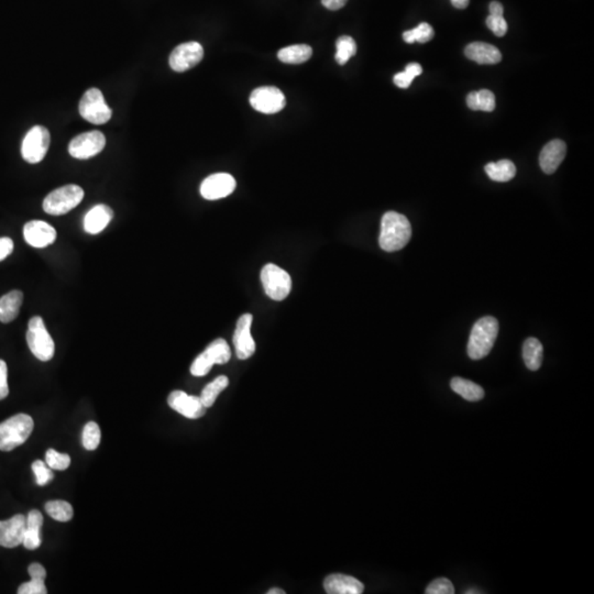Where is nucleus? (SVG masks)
<instances>
[{"mask_svg": "<svg viewBox=\"0 0 594 594\" xmlns=\"http://www.w3.org/2000/svg\"><path fill=\"white\" fill-rule=\"evenodd\" d=\"M412 237L410 221L401 213L388 211L381 221L379 245L386 252L398 251L408 245Z\"/></svg>", "mask_w": 594, "mask_h": 594, "instance_id": "obj_1", "label": "nucleus"}, {"mask_svg": "<svg viewBox=\"0 0 594 594\" xmlns=\"http://www.w3.org/2000/svg\"><path fill=\"white\" fill-rule=\"evenodd\" d=\"M498 333V323L494 317L479 319L472 327L468 343V355L472 360L483 359L493 348Z\"/></svg>", "mask_w": 594, "mask_h": 594, "instance_id": "obj_2", "label": "nucleus"}, {"mask_svg": "<svg viewBox=\"0 0 594 594\" xmlns=\"http://www.w3.org/2000/svg\"><path fill=\"white\" fill-rule=\"evenodd\" d=\"M32 417L17 414L0 423V450L11 451L26 443L34 431Z\"/></svg>", "mask_w": 594, "mask_h": 594, "instance_id": "obj_3", "label": "nucleus"}, {"mask_svg": "<svg viewBox=\"0 0 594 594\" xmlns=\"http://www.w3.org/2000/svg\"><path fill=\"white\" fill-rule=\"evenodd\" d=\"M26 343L32 355L40 361H50L56 353L54 341L46 331L44 319L40 316L30 319L26 331Z\"/></svg>", "mask_w": 594, "mask_h": 594, "instance_id": "obj_4", "label": "nucleus"}, {"mask_svg": "<svg viewBox=\"0 0 594 594\" xmlns=\"http://www.w3.org/2000/svg\"><path fill=\"white\" fill-rule=\"evenodd\" d=\"M84 195V190L79 185H65L53 191L44 198V211L52 216L65 215L81 204Z\"/></svg>", "mask_w": 594, "mask_h": 594, "instance_id": "obj_5", "label": "nucleus"}, {"mask_svg": "<svg viewBox=\"0 0 594 594\" xmlns=\"http://www.w3.org/2000/svg\"><path fill=\"white\" fill-rule=\"evenodd\" d=\"M231 358V350L225 339H216L204 353H201L191 366V373L194 376H204L209 373L213 364L227 363Z\"/></svg>", "mask_w": 594, "mask_h": 594, "instance_id": "obj_6", "label": "nucleus"}, {"mask_svg": "<svg viewBox=\"0 0 594 594\" xmlns=\"http://www.w3.org/2000/svg\"><path fill=\"white\" fill-rule=\"evenodd\" d=\"M79 114L94 125H104L111 120L113 111L106 104L103 93L99 89H91L79 101Z\"/></svg>", "mask_w": 594, "mask_h": 594, "instance_id": "obj_7", "label": "nucleus"}, {"mask_svg": "<svg viewBox=\"0 0 594 594\" xmlns=\"http://www.w3.org/2000/svg\"><path fill=\"white\" fill-rule=\"evenodd\" d=\"M50 132L44 126H34L28 131L21 144V156L28 163H40L50 148Z\"/></svg>", "mask_w": 594, "mask_h": 594, "instance_id": "obj_8", "label": "nucleus"}, {"mask_svg": "<svg viewBox=\"0 0 594 594\" xmlns=\"http://www.w3.org/2000/svg\"><path fill=\"white\" fill-rule=\"evenodd\" d=\"M261 282L266 294L274 301L286 300L292 288L290 274L276 264H266L262 268Z\"/></svg>", "mask_w": 594, "mask_h": 594, "instance_id": "obj_9", "label": "nucleus"}, {"mask_svg": "<svg viewBox=\"0 0 594 594\" xmlns=\"http://www.w3.org/2000/svg\"><path fill=\"white\" fill-rule=\"evenodd\" d=\"M106 146V138L103 132H85L75 137L69 144V152L73 158L87 160L103 151Z\"/></svg>", "mask_w": 594, "mask_h": 594, "instance_id": "obj_10", "label": "nucleus"}, {"mask_svg": "<svg viewBox=\"0 0 594 594\" xmlns=\"http://www.w3.org/2000/svg\"><path fill=\"white\" fill-rule=\"evenodd\" d=\"M250 104L259 113L271 115L286 107V96L280 89L273 86H263L254 89L250 96Z\"/></svg>", "mask_w": 594, "mask_h": 594, "instance_id": "obj_11", "label": "nucleus"}, {"mask_svg": "<svg viewBox=\"0 0 594 594\" xmlns=\"http://www.w3.org/2000/svg\"><path fill=\"white\" fill-rule=\"evenodd\" d=\"M204 56V49L198 42H186L180 44L172 51L170 66L175 72L183 73L196 66Z\"/></svg>", "mask_w": 594, "mask_h": 594, "instance_id": "obj_12", "label": "nucleus"}, {"mask_svg": "<svg viewBox=\"0 0 594 594\" xmlns=\"http://www.w3.org/2000/svg\"><path fill=\"white\" fill-rule=\"evenodd\" d=\"M237 183L228 173H216L205 178L201 185V194L205 199L216 201L233 194Z\"/></svg>", "mask_w": 594, "mask_h": 594, "instance_id": "obj_13", "label": "nucleus"}, {"mask_svg": "<svg viewBox=\"0 0 594 594\" xmlns=\"http://www.w3.org/2000/svg\"><path fill=\"white\" fill-rule=\"evenodd\" d=\"M168 404L175 412L180 413L190 420H198L206 413V408L199 396H188L183 391L172 392L168 396Z\"/></svg>", "mask_w": 594, "mask_h": 594, "instance_id": "obj_14", "label": "nucleus"}, {"mask_svg": "<svg viewBox=\"0 0 594 594\" xmlns=\"http://www.w3.org/2000/svg\"><path fill=\"white\" fill-rule=\"evenodd\" d=\"M253 317L251 314H243L240 317L233 335V346L238 359H249L256 353V343L251 336V325Z\"/></svg>", "mask_w": 594, "mask_h": 594, "instance_id": "obj_15", "label": "nucleus"}, {"mask_svg": "<svg viewBox=\"0 0 594 594\" xmlns=\"http://www.w3.org/2000/svg\"><path fill=\"white\" fill-rule=\"evenodd\" d=\"M24 237L34 248H46L56 239V231L46 221H31L24 227Z\"/></svg>", "mask_w": 594, "mask_h": 594, "instance_id": "obj_16", "label": "nucleus"}, {"mask_svg": "<svg viewBox=\"0 0 594 594\" xmlns=\"http://www.w3.org/2000/svg\"><path fill=\"white\" fill-rule=\"evenodd\" d=\"M26 518L21 514L7 520H0V546L16 548L24 542Z\"/></svg>", "mask_w": 594, "mask_h": 594, "instance_id": "obj_17", "label": "nucleus"}, {"mask_svg": "<svg viewBox=\"0 0 594 594\" xmlns=\"http://www.w3.org/2000/svg\"><path fill=\"white\" fill-rule=\"evenodd\" d=\"M323 589L328 594H361L364 585L361 581L343 573H333L323 581Z\"/></svg>", "mask_w": 594, "mask_h": 594, "instance_id": "obj_18", "label": "nucleus"}, {"mask_svg": "<svg viewBox=\"0 0 594 594\" xmlns=\"http://www.w3.org/2000/svg\"><path fill=\"white\" fill-rule=\"evenodd\" d=\"M567 153V146L563 140H553L543 148L539 156V164L546 174L556 172Z\"/></svg>", "mask_w": 594, "mask_h": 594, "instance_id": "obj_19", "label": "nucleus"}, {"mask_svg": "<svg viewBox=\"0 0 594 594\" xmlns=\"http://www.w3.org/2000/svg\"><path fill=\"white\" fill-rule=\"evenodd\" d=\"M114 217V211L107 205H96L84 217V231L89 235H97L105 231Z\"/></svg>", "mask_w": 594, "mask_h": 594, "instance_id": "obj_20", "label": "nucleus"}, {"mask_svg": "<svg viewBox=\"0 0 594 594\" xmlns=\"http://www.w3.org/2000/svg\"><path fill=\"white\" fill-rule=\"evenodd\" d=\"M465 53L469 60L475 61L478 64H498L502 60V54L498 49L484 42L470 44L465 48Z\"/></svg>", "mask_w": 594, "mask_h": 594, "instance_id": "obj_21", "label": "nucleus"}, {"mask_svg": "<svg viewBox=\"0 0 594 594\" xmlns=\"http://www.w3.org/2000/svg\"><path fill=\"white\" fill-rule=\"evenodd\" d=\"M24 302V293L14 290L0 297V321L9 323L19 315Z\"/></svg>", "mask_w": 594, "mask_h": 594, "instance_id": "obj_22", "label": "nucleus"}, {"mask_svg": "<svg viewBox=\"0 0 594 594\" xmlns=\"http://www.w3.org/2000/svg\"><path fill=\"white\" fill-rule=\"evenodd\" d=\"M544 348L538 339L528 338L523 345V359L528 370L537 371L542 367Z\"/></svg>", "mask_w": 594, "mask_h": 594, "instance_id": "obj_23", "label": "nucleus"}, {"mask_svg": "<svg viewBox=\"0 0 594 594\" xmlns=\"http://www.w3.org/2000/svg\"><path fill=\"white\" fill-rule=\"evenodd\" d=\"M453 392L469 402H478L484 398V390L478 384L463 378H453L450 382Z\"/></svg>", "mask_w": 594, "mask_h": 594, "instance_id": "obj_24", "label": "nucleus"}, {"mask_svg": "<svg viewBox=\"0 0 594 594\" xmlns=\"http://www.w3.org/2000/svg\"><path fill=\"white\" fill-rule=\"evenodd\" d=\"M312 48L306 44H296L278 51V56L281 62L286 64H302L312 56Z\"/></svg>", "mask_w": 594, "mask_h": 594, "instance_id": "obj_25", "label": "nucleus"}, {"mask_svg": "<svg viewBox=\"0 0 594 594\" xmlns=\"http://www.w3.org/2000/svg\"><path fill=\"white\" fill-rule=\"evenodd\" d=\"M485 172L491 180L495 182H508L516 175V166L512 161L501 160L496 163H489L485 166Z\"/></svg>", "mask_w": 594, "mask_h": 594, "instance_id": "obj_26", "label": "nucleus"}, {"mask_svg": "<svg viewBox=\"0 0 594 594\" xmlns=\"http://www.w3.org/2000/svg\"><path fill=\"white\" fill-rule=\"evenodd\" d=\"M467 105L472 111H482L491 113L495 108V96L492 91L482 89L480 91H472L468 95Z\"/></svg>", "mask_w": 594, "mask_h": 594, "instance_id": "obj_27", "label": "nucleus"}, {"mask_svg": "<svg viewBox=\"0 0 594 594\" xmlns=\"http://www.w3.org/2000/svg\"><path fill=\"white\" fill-rule=\"evenodd\" d=\"M228 386H229V380L225 376H218L211 383L207 384L204 390H203V392H201V396H199L205 408H211L213 403H215L216 398H218L219 394L225 388H227Z\"/></svg>", "mask_w": 594, "mask_h": 594, "instance_id": "obj_28", "label": "nucleus"}, {"mask_svg": "<svg viewBox=\"0 0 594 594\" xmlns=\"http://www.w3.org/2000/svg\"><path fill=\"white\" fill-rule=\"evenodd\" d=\"M46 510L53 520L58 522H69L74 515L72 505L65 501H50L46 504Z\"/></svg>", "mask_w": 594, "mask_h": 594, "instance_id": "obj_29", "label": "nucleus"}, {"mask_svg": "<svg viewBox=\"0 0 594 594\" xmlns=\"http://www.w3.org/2000/svg\"><path fill=\"white\" fill-rule=\"evenodd\" d=\"M336 48V61L341 65H345L357 53V44L351 36H341L337 40Z\"/></svg>", "mask_w": 594, "mask_h": 594, "instance_id": "obj_30", "label": "nucleus"}, {"mask_svg": "<svg viewBox=\"0 0 594 594\" xmlns=\"http://www.w3.org/2000/svg\"><path fill=\"white\" fill-rule=\"evenodd\" d=\"M433 38H434V29L427 22H422L415 29L408 30L403 34V39L408 44H414L416 41L420 44H426Z\"/></svg>", "mask_w": 594, "mask_h": 594, "instance_id": "obj_31", "label": "nucleus"}, {"mask_svg": "<svg viewBox=\"0 0 594 594\" xmlns=\"http://www.w3.org/2000/svg\"><path fill=\"white\" fill-rule=\"evenodd\" d=\"M101 428L95 422H89L83 429L82 443L87 450H95L101 443Z\"/></svg>", "mask_w": 594, "mask_h": 594, "instance_id": "obj_32", "label": "nucleus"}, {"mask_svg": "<svg viewBox=\"0 0 594 594\" xmlns=\"http://www.w3.org/2000/svg\"><path fill=\"white\" fill-rule=\"evenodd\" d=\"M423 69L418 63H411L405 67L404 72L398 73L394 76V83L400 89H408L412 84L413 79L422 74Z\"/></svg>", "mask_w": 594, "mask_h": 594, "instance_id": "obj_33", "label": "nucleus"}, {"mask_svg": "<svg viewBox=\"0 0 594 594\" xmlns=\"http://www.w3.org/2000/svg\"><path fill=\"white\" fill-rule=\"evenodd\" d=\"M46 465L54 470H66L71 465V457L66 453H60L54 449H49L46 453Z\"/></svg>", "mask_w": 594, "mask_h": 594, "instance_id": "obj_34", "label": "nucleus"}, {"mask_svg": "<svg viewBox=\"0 0 594 594\" xmlns=\"http://www.w3.org/2000/svg\"><path fill=\"white\" fill-rule=\"evenodd\" d=\"M32 470H34V475H36V484L39 485H46L49 482L52 481L54 475H53L52 469L41 460H36L32 463Z\"/></svg>", "mask_w": 594, "mask_h": 594, "instance_id": "obj_35", "label": "nucleus"}, {"mask_svg": "<svg viewBox=\"0 0 594 594\" xmlns=\"http://www.w3.org/2000/svg\"><path fill=\"white\" fill-rule=\"evenodd\" d=\"M425 593L453 594L455 593V588H453L450 580L446 579V578H439V579L434 580L433 583H429Z\"/></svg>", "mask_w": 594, "mask_h": 594, "instance_id": "obj_36", "label": "nucleus"}, {"mask_svg": "<svg viewBox=\"0 0 594 594\" xmlns=\"http://www.w3.org/2000/svg\"><path fill=\"white\" fill-rule=\"evenodd\" d=\"M41 543V528H28V526H26V532H24L22 545L26 549H29V550H34V549L40 547Z\"/></svg>", "mask_w": 594, "mask_h": 594, "instance_id": "obj_37", "label": "nucleus"}, {"mask_svg": "<svg viewBox=\"0 0 594 594\" xmlns=\"http://www.w3.org/2000/svg\"><path fill=\"white\" fill-rule=\"evenodd\" d=\"M487 26L496 36H505L508 31V22L504 19L503 16L490 15L487 18Z\"/></svg>", "mask_w": 594, "mask_h": 594, "instance_id": "obj_38", "label": "nucleus"}, {"mask_svg": "<svg viewBox=\"0 0 594 594\" xmlns=\"http://www.w3.org/2000/svg\"><path fill=\"white\" fill-rule=\"evenodd\" d=\"M46 587L44 581L31 579L28 583H22L18 589L19 594H46Z\"/></svg>", "mask_w": 594, "mask_h": 594, "instance_id": "obj_39", "label": "nucleus"}, {"mask_svg": "<svg viewBox=\"0 0 594 594\" xmlns=\"http://www.w3.org/2000/svg\"><path fill=\"white\" fill-rule=\"evenodd\" d=\"M8 368L4 360H0V400L7 398L9 394L8 388Z\"/></svg>", "mask_w": 594, "mask_h": 594, "instance_id": "obj_40", "label": "nucleus"}, {"mask_svg": "<svg viewBox=\"0 0 594 594\" xmlns=\"http://www.w3.org/2000/svg\"><path fill=\"white\" fill-rule=\"evenodd\" d=\"M14 241L10 238H0V261L5 260L14 251Z\"/></svg>", "mask_w": 594, "mask_h": 594, "instance_id": "obj_41", "label": "nucleus"}, {"mask_svg": "<svg viewBox=\"0 0 594 594\" xmlns=\"http://www.w3.org/2000/svg\"><path fill=\"white\" fill-rule=\"evenodd\" d=\"M28 571H29V575L30 577H31V579L41 580V581H44V580H46V569H44V565H40V563H31V565H29V568H28Z\"/></svg>", "mask_w": 594, "mask_h": 594, "instance_id": "obj_42", "label": "nucleus"}, {"mask_svg": "<svg viewBox=\"0 0 594 594\" xmlns=\"http://www.w3.org/2000/svg\"><path fill=\"white\" fill-rule=\"evenodd\" d=\"M348 0H321V3L327 9L339 10L347 4Z\"/></svg>", "mask_w": 594, "mask_h": 594, "instance_id": "obj_43", "label": "nucleus"}, {"mask_svg": "<svg viewBox=\"0 0 594 594\" xmlns=\"http://www.w3.org/2000/svg\"><path fill=\"white\" fill-rule=\"evenodd\" d=\"M504 8L498 1H492L490 4V15L503 16Z\"/></svg>", "mask_w": 594, "mask_h": 594, "instance_id": "obj_44", "label": "nucleus"}, {"mask_svg": "<svg viewBox=\"0 0 594 594\" xmlns=\"http://www.w3.org/2000/svg\"><path fill=\"white\" fill-rule=\"evenodd\" d=\"M451 4L458 9H465L469 6V0H451Z\"/></svg>", "mask_w": 594, "mask_h": 594, "instance_id": "obj_45", "label": "nucleus"}, {"mask_svg": "<svg viewBox=\"0 0 594 594\" xmlns=\"http://www.w3.org/2000/svg\"><path fill=\"white\" fill-rule=\"evenodd\" d=\"M268 594H286V591H283L282 589H278V588H274V589L268 590Z\"/></svg>", "mask_w": 594, "mask_h": 594, "instance_id": "obj_46", "label": "nucleus"}]
</instances>
